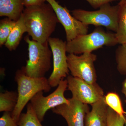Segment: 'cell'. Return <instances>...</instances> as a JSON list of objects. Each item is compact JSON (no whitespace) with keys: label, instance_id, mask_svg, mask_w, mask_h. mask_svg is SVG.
Masks as SVG:
<instances>
[{"label":"cell","instance_id":"cell-1","mask_svg":"<svg viewBox=\"0 0 126 126\" xmlns=\"http://www.w3.org/2000/svg\"><path fill=\"white\" fill-rule=\"evenodd\" d=\"M22 15L28 35L42 44L48 42L59 23L53 9L48 2L25 7Z\"/></svg>","mask_w":126,"mask_h":126},{"label":"cell","instance_id":"cell-2","mask_svg":"<svg viewBox=\"0 0 126 126\" xmlns=\"http://www.w3.org/2000/svg\"><path fill=\"white\" fill-rule=\"evenodd\" d=\"M15 80L18 85V100L12 116L17 123L23 109L32 97L40 91L48 92L52 87L48 79L45 77L34 78L29 77L22 67L16 72Z\"/></svg>","mask_w":126,"mask_h":126},{"label":"cell","instance_id":"cell-3","mask_svg":"<svg viewBox=\"0 0 126 126\" xmlns=\"http://www.w3.org/2000/svg\"><path fill=\"white\" fill-rule=\"evenodd\" d=\"M25 40L28 45L29 59L23 67L26 74L34 78L45 77L51 67L52 50L48 42L44 44L30 39L26 36Z\"/></svg>","mask_w":126,"mask_h":126},{"label":"cell","instance_id":"cell-4","mask_svg":"<svg viewBox=\"0 0 126 126\" xmlns=\"http://www.w3.org/2000/svg\"><path fill=\"white\" fill-rule=\"evenodd\" d=\"M118 44L115 33L106 32L101 27H97L92 33L67 42L66 50L69 54H81L92 53L104 46L112 47Z\"/></svg>","mask_w":126,"mask_h":126},{"label":"cell","instance_id":"cell-5","mask_svg":"<svg viewBox=\"0 0 126 126\" xmlns=\"http://www.w3.org/2000/svg\"><path fill=\"white\" fill-rule=\"evenodd\" d=\"M119 7L118 4L111 6L110 3H107L97 10L88 11L75 9L72 11V14L75 18L86 25L104 26L116 33L118 27Z\"/></svg>","mask_w":126,"mask_h":126},{"label":"cell","instance_id":"cell-6","mask_svg":"<svg viewBox=\"0 0 126 126\" xmlns=\"http://www.w3.org/2000/svg\"><path fill=\"white\" fill-rule=\"evenodd\" d=\"M68 89L67 79H62L54 92L47 96L43 95V91L35 94L31 99L30 103L41 122L43 121L48 110L64 104H69V99L64 97V94Z\"/></svg>","mask_w":126,"mask_h":126},{"label":"cell","instance_id":"cell-7","mask_svg":"<svg viewBox=\"0 0 126 126\" xmlns=\"http://www.w3.org/2000/svg\"><path fill=\"white\" fill-rule=\"evenodd\" d=\"M48 43L52 50L53 66L48 81L51 87L54 88L58 87L61 80L69 75V70L66 55L67 42L58 38L50 37Z\"/></svg>","mask_w":126,"mask_h":126},{"label":"cell","instance_id":"cell-8","mask_svg":"<svg viewBox=\"0 0 126 126\" xmlns=\"http://www.w3.org/2000/svg\"><path fill=\"white\" fill-rule=\"evenodd\" d=\"M97 59V55L92 53H84L80 56L69 54L68 65L71 75L88 83H96L97 76L94 63Z\"/></svg>","mask_w":126,"mask_h":126},{"label":"cell","instance_id":"cell-9","mask_svg":"<svg viewBox=\"0 0 126 126\" xmlns=\"http://www.w3.org/2000/svg\"><path fill=\"white\" fill-rule=\"evenodd\" d=\"M67 80L72 97L83 103L91 105L104 97L103 89L96 83H88L72 75L68 76Z\"/></svg>","mask_w":126,"mask_h":126},{"label":"cell","instance_id":"cell-10","mask_svg":"<svg viewBox=\"0 0 126 126\" xmlns=\"http://www.w3.org/2000/svg\"><path fill=\"white\" fill-rule=\"evenodd\" d=\"M51 5L60 23L65 30L66 42H69L82 35L87 34L88 26L84 25L70 14V11L59 4L56 0H46Z\"/></svg>","mask_w":126,"mask_h":126},{"label":"cell","instance_id":"cell-11","mask_svg":"<svg viewBox=\"0 0 126 126\" xmlns=\"http://www.w3.org/2000/svg\"><path fill=\"white\" fill-rule=\"evenodd\" d=\"M69 104H64L52 109L53 113L65 119L68 126H85L84 120L90 111L88 104L83 103L72 97Z\"/></svg>","mask_w":126,"mask_h":126},{"label":"cell","instance_id":"cell-12","mask_svg":"<svg viewBox=\"0 0 126 126\" xmlns=\"http://www.w3.org/2000/svg\"><path fill=\"white\" fill-rule=\"evenodd\" d=\"M91 105L92 110L85 117V126H107L108 106L105 102L104 97Z\"/></svg>","mask_w":126,"mask_h":126},{"label":"cell","instance_id":"cell-13","mask_svg":"<svg viewBox=\"0 0 126 126\" xmlns=\"http://www.w3.org/2000/svg\"><path fill=\"white\" fill-rule=\"evenodd\" d=\"M24 0H0V16L16 21L24 10Z\"/></svg>","mask_w":126,"mask_h":126},{"label":"cell","instance_id":"cell-14","mask_svg":"<svg viewBox=\"0 0 126 126\" xmlns=\"http://www.w3.org/2000/svg\"><path fill=\"white\" fill-rule=\"evenodd\" d=\"M27 32V29L21 15L20 18L16 21L15 25L5 43V46L10 51L15 50L19 44L23 34Z\"/></svg>","mask_w":126,"mask_h":126},{"label":"cell","instance_id":"cell-15","mask_svg":"<svg viewBox=\"0 0 126 126\" xmlns=\"http://www.w3.org/2000/svg\"><path fill=\"white\" fill-rule=\"evenodd\" d=\"M18 92L6 90L0 93V112H12L17 104Z\"/></svg>","mask_w":126,"mask_h":126},{"label":"cell","instance_id":"cell-16","mask_svg":"<svg viewBox=\"0 0 126 126\" xmlns=\"http://www.w3.org/2000/svg\"><path fill=\"white\" fill-rule=\"evenodd\" d=\"M119 5L118 27L115 33L118 44L121 45L126 44V1Z\"/></svg>","mask_w":126,"mask_h":126},{"label":"cell","instance_id":"cell-17","mask_svg":"<svg viewBox=\"0 0 126 126\" xmlns=\"http://www.w3.org/2000/svg\"><path fill=\"white\" fill-rule=\"evenodd\" d=\"M41 123L30 103L27 104L26 112L21 113L17 123L19 126H43Z\"/></svg>","mask_w":126,"mask_h":126},{"label":"cell","instance_id":"cell-18","mask_svg":"<svg viewBox=\"0 0 126 126\" xmlns=\"http://www.w3.org/2000/svg\"><path fill=\"white\" fill-rule=\"evenodd\" d=\"M105 102L111 108L123 117L126 118V112L123 109L121 101L119 95L114 92L108 93L104 96Z\"/></svg>","mask_w":126,"mask_h":126},{"label":"cell","instance_id":"cell-19","mask_svg":"<svg viewBox=\"0 0 126 126\" xmlns=\"http://www.w3.org/2000/svg\"><path fill=\"white\" fill-rule=\"evenodd\" d=\"M16 21L8 18L0 21V46L4 45L11 32L15 25Z\"/></svg>","mask_w":126,"mask_h":126},{"label":"cell","instance_id":"cell-20","mask_svg":"<svg viewBox=\"0 0 126 126\" xmlns=\"http://www.w3.org/2000/svg\"><path fill=\"white\" fill-rule=\"evenodd\" d=\"M115 60L118 72L126 75V44L120 45L115 52Z\"/></svg>","mask_w":126,"mask_h":126},{"label":"cell","instance_id":"cell-21","mask_svg":"<svg viewBox=\"0 0 126 126\" xmlns=\"http://www.w3.org/2000/svg\"><path fill=\"white\" fill-rule=\"evenodd\" d=\"M126 118L120 116L108 107L107 126H126Z\"/></svg>","mask_w":126,"mask_h":126},{"label":"cell","instance_id":"cell-22","mask_svg":"<svg viewBox=\"0 0 126 126\" xmlns=\"http://www.w3.org/2000/svg\"><path fill=\"white\" fill-rule=\"evenodd\" d=\"M0 126H19L13 119L12 112H4L0 118Z\"/></svg>","mask_w":126,"mask_h":126},{"label":"cell","instance_id":"cell-23","mask_svg":"<svg viewBox=\"0 0 126 126\" xmlns=\"http://www.w3.org/2000/svg\"><path fill=\"white\" fill-rule=\"evenodd\" d=\"M94 9H97L105 4L118 0H85Z\"/></svg>","mask_w":126,"mask_h":126},{"label":"cell","instance_id":"cell-24","mask_svg":"<svg viewBox=\"0 0 126 126\" xmlns=\"http://www.w3.org/2000/svg\"><path fill=\"white\" fill-rule=\"evenodd\" d=\"M25 7L41 4L46 1V0H24Z\"/></svg>","mask_w":126,"mask_h":126},{"label":"cell","instance_id":"cell-25","mask_svg":"<svg viewBox=\"0 0 126 126\" xmlns=\"http://www.w3.org/2000/svg\"><path fill=\"white\" fill-rule=\"evenodd\" d=\"M122 92L126 97V78L125 80L123 83Z\"/></svg>","mask_w":126,"mask_h":126},{"label":"cell","instance_id":"cell-26","mask_svg":"<svg viewBox=\"0 0 126 126\" xmlns=\"http://www.w3.org/2000/svg\"><path fill=\"white\" fill-rule=\"evenodd\" d=\"M126 0H121L120 2L118 3V4H123V3H124L125 2H126Z\"/></svg>","mask_w":126,"mask_h":126},{"label":"cell","instance_id":"cell-27","mask_svg":"<svg viewBox=\"0 0 126 126\" xmlns=\"http://www.w3.org/2000/svg\"><path fill=\"white\" fill-rule=\"evenodd\" d=\"M125 102L126 104V99L125 100Z\"/></svg>","mask_w":126,"mask_h":126},{"label":"cell","instance_id":"cell-28","mask_svg":"<svg viewBox=\"0 0 126 126\" xmlns=\"http://www.w3.org/2000/svg\"></svg>","mask_w":126,"mask_h":126}]
</instances>
